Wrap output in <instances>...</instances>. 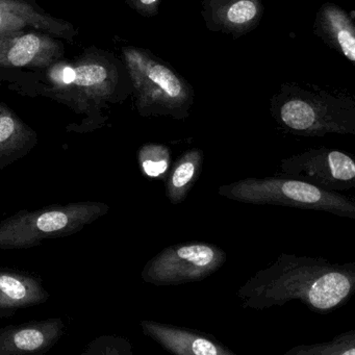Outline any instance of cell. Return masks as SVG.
Masks as SVG:
<instances>
[{"label": "cell", "mask_w": 355, "mask_h": 355, "mask_svg": "<svg viewBox=\"0 0 355 355\" xmlns=\"http://www.w3.org/2000/svg\"><path fill=\"white\" fill-rule=\"evenodd\" d=\"M0 80L17 94L46 97L82 117L67 132L89 134L105 125L107 111L132 94L122 60L105 49L90 46L72 60L61 59L44 69L6 74Z\"/></svg>", "instance_id": "obj_1"}, {"label": "cell", "mask_w": 355, "mask_h": 355, "mask_svg": "<svg viewBox=\"0 0 355 355\" xmlns=\"http://www.w3.org/2000/svg\"><path fill=\"white\" fill-rule=\"evenodd\" d=\"M355 292V263H331L323 257L282 253L239 288L243 309L263 311L299 300L311 311L329 313Z\"/></svg>", "instance_id": "obj_2"}, {"label": "cell", "mask_w": 355, "mask_h": 355, "mask_svg": "<svg viewBox=\"0 0 355 355\" xmlns=\"http://www.w3.org/2000/svg\"><path fill=\"white\" fill-rule=\"evenodd\" d=\"M272 117L278 125L302 137L355 135V101L323 91H309L286 83L271 99Z\"/></svg>", "instance_id": "obj_3"}, {"label": "cell", "mask_w": 355, "mask_h": 355, "mask_svg": "<svg viewBox=\"0 0 355 355\" xmlns=\"http://www.w3.org/2000/svg\"><path fill=\"white\" fill-rule=\"evenodd\" d=\"M121 53L139 115L169 116L176 120L190 116L194 89L173 67L140 47L124 46Z\"/></svg>", "instance_id": "obj_4"}, {"label": "cell", "mask_w": 355, "mask_h": 355, "mask_svg": "<svg viewBox=\"0 0 355 355\" xmlns=\"http://www.w3.org/2000/svg\"><path fill=\"white\" fill-rule=\"evenodd\" d=\"M109 211L107 203L82 201L17 211L0 220V249H28L46 240L78 234Z\"/></svg>", "instance_id": "obj_5"}, {"label": "cell", "mask_w": 355, "mask_h": 355, "mask_svg": "<svg viewBox=\"0 0 355 355\" xmlns=\"http://www.w3.org/2000/svg\"><path fill=\"white\" fill-rule=\"evenodd\" d=\"M224 198L254 205H279L294 209L326 211L355 219V203L338 192H330L295 178H245L218 189Z\"/></svg>", "instance_id": "obj_6"}, {"label": "cell", "mask_w": 355, "mask_h": 355, "mask_svg": "<svg viewBox=\"0 0 355 355\" xmlns=\"http://www.w3.org/2000/svg\"><path fill=\"white\" fill-rule=\"evenodd\" d=\"M227 255L217 245L189 242L172 245L149 259L142 279L157 286L201 282L225 263Z\"/></svg>", "instance_id": "obj_7"}, {"label": "cell", "mask_w": 355, "mask_h": 355, "mask_svg": "<svg viewBox=\"0 0 355 355\" xmlns=\"http://www.w3.org/2000/svg\"><path fill=\"white\" fill-rule=\"evenodd\" d=\"M279 175L330 192L348 191L355 187V162L348 153L320 147L282 159Z\"/></svg>", "instance_id": "obj_8"}, {"label": "cell", "mask_w": 355, "mask_h": 355, "mask_svg": "<svg viewBox=\"0 0 355 355\" xmlns=\"http://www.w3.org/2000/svg\"><path fill=\"white\" fill-rule=\"evenodd\" d=\"M65 41L40 31L0 34V78L19 71L44 69L63 59Z\"/></svg>", "instance_id": "obj_9"}, {"label": "cell", "mask_w": 355, "mask_h": 355, "mask_svg": "<svg viewBox=\"0 0 355 355\" xmlns=\"http://www.w3.org/2000/svg\"><path fill=\"white\" fill-rule=\"evenodd\" d=\"M15 31H40L70 44L80 35L74 24L49 14L38 0H0V34Z\"/></svg>", "instance_id": "obj_10"}, {"label": "cell", "mask_w": 355, "mask_h": 355, "mask_svg": "<svg viewBox=\"0 0 355 355\" xmlns=\"http://www.w3.org/2000/svg\"><path fill=\"white\" fill-rule=\"evenodd\" d=\"M261 0H202L205 26L238 39L254 31L263 15Z\"/></svg>", "instance_id": "obj_11"}, {"label": "cell", "mask_w": 355, "mask_h": 355, "mask_svg": "<svg viewBox=\"0 0 355 355\" xmlns=\"http://www.w3.org/2000/svg\"><path fill=\"white\" fill-rule=\"evenodd\" d=\"M64 334L59 318L0 328V355H36L51 350Z\"/></svg>", "instance_id": "obj_12"}, {"label": "cell", "mask_w": 355, "mask_h": 355, "mask_svg": "<svg viewBox=\"0 0 355 355\" xmlns=\"http://www.w3.org/2000/svg\"><path fill=\"white\" fill-rule=\"evenodd\" d=\"M145 336L176 355H234L209 334L155 321H141Z\"/></svg>", "instance_id": "obj_13"}, {"label": "cell", "mask_w": 355, "mask_h": 355, "mask_svg": "<svg viewBox=\"0 0 355 355\" xmlns=\"http://www.w3.org/2000/svg\"><path fill=\"white\" fill-rule=\"evenodd\" d=\"M351 15L334 3L320 8L313 22V32L330 49L355 64V26Z\"/></svg>", "instance_id": "obj_14"}, {"label": "cell", "mask_w": 355, "mask_h": 355, "mask_svg": "<svg viewBox=\"0 0 355 355\" xmlns=\"http://www.w3.org/2000/svg\"><path fill=\"white\" fill-rule=\"evenodd\" d=\"M49 298L40 280L14 270L0 269V318L46 302Z\"/></svg>", "instance_id": "obj_15"}, {"label": "cell", "mask_w": 355, "mask_h": 355, "mask_svg": "<svg viewBox=\"0 0 355 355\" xmlns=\"http://www.w3.org/2000/svg\"><path fill=\"white\" fill-rule=\"evenodd\" d=\"M38 144V135L11 107L0 103V171L26 157Z\"/></svg>", "instance_id": "obj_16"}, {"label": "cell", "mask_w": 355, "mask_h": 355, "mask_svg": "<svg viewBox=\"0 0 355 355\" xmlns=\"http://www.w3.org/2000/svg\"><path fill=\"white\" fill-rule=\"evenodd\" d=\"M205 153L201 149H188L170 167L165 180V193L173 205L186 200L189 193L196 184L202 170Z\"/></svg>", "instance_id": "obj_17"}, {"label": "cell", "mask_w": 355, "mask_h": 355, "mask_svg": "<svg viewBox=\"0 0 355 355\" xmlns=\"http://www.w3.org/2000/svg\"><path fill=\"white\" fill-rule=\"evenodd\" d=\"M137 157L143 175L153 180H165L171 167L169 147L157 143H147L139 149Z\"/></svg>", "instance_id": "obj_18"}, {"label": "cell", "mask_w": 355, "mask_h": 355, "mask_svg": "<svg viewBox=\"0 0 355 355\" xmlns=\"http://www.w3.org/2000/svg\"><path fill=\"white\" fill-rule=\"evenodd\" d=\"M355 330L343 332L331 340L293 347L286 355H354Z\"/></svg>", "instance_id": "obj_19"}, {"label": "cell", "mask_w": 355, "mask_h": 355, "mask_svg": "<svg viewBox=\"0 0 355 355\" xmlns=\"http://www.w3.org/2000/svg\"><path fill=\"white\" fill-rule=\"evenodd\" d=\"M83 355H132V347L126 338L103 336L93 340Z\"/></svg>", "instance_id": "obj_20"}, {"label": "cell", "mask_w": 355, "mask_h": 355, "mask_svg": "<svg viewBox=\"0 0 355 355\" xmlns=\"http://www.w3.org/2000/svg\"><path fill=\"white\" fill-rule=\"evenodd\" d=\"M124 3L132 8L139 15L145 18L155 17L159 14L161 0H124Z\"/></svg>", "instance_id": "obj_21"}]
</instances>
